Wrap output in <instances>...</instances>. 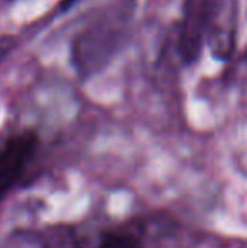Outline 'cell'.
<instances>
[{"instance_id": "cell-6", "label": "cell", "mask_w": 247, "mask_h": 248, "mask_svg": "<svg viewBox=\"0 0 247 248\" xmlns=\"http://www.w3.org/2000/svg\"><path fill=\"white\" fill-rule=\"evenodd\" d=\"M7 2H16V0H7Z\"/></svg>"}, {"instance_id": "cell-4", "label": "cell", "mask_w": 247, "mask_h": 248, "mask_svg": "<svg viewBox=\"0 0 247 248\" xmlns=\"http://www.w3.org/2000/svg\"><path fill=\"white\" fill-rule=\"evenodd\" d=\"M99 248H144L134 235L127 232H107L102 235Z\"/></svg>"}, {"instance_id": "cell-1", "label": "cell", "mask_w": 247, "mask_h": 248, "mask_svg": "<svg viewBox=\"0 0 247 248\" xmlns=\"http://www.w3.org/2000/svg\"><path fill=\"white\" fill-rule=\"evenodd\" d=\"M237 34V0H185L176 29V52L188 66L200 59L205 46L215 59L229 61L235 52Z\"/></svg>"}, {"instance_id": "cell-5", "label": "cell", "mask_w": 247, "mask_h": 248, "mask_svg": "<svg viewBox=\"0 0 247 248\" xmlns=\"http://www.w3.org/2000/svg\"><path fill=\"white\" fill-rule=\"evenodd\" d=\"M14 46H16V39L12 36H2L0 37V62L12 52Z\"/></svg>"}, {"instance_id": "cell-3", "label": "cell", "mask_w": 247, "mask_h": 248, "mask_svg": "<svg viewBox=\"0 0 247 248\" xmlns=\"http://www.w3.org/2000/svg\"><path fill=\"white\" fill-rule=\"evenodd\" d=\"M36 145V135L29 132L10 139L0 149V198L5 196L22 176L27 162L34 155Z\"/></svg>"}, {"instance_id": "cell-2", "label": "cell", "mask_w": 247, "mask_h": 248, "mask_svg": "<svg viewBox=\"0 0 247 248\" xmlns=\"http://www.w3.org/2000/svg\"><path fill=\"white\" fill-rule=\"evenodd\" d=\"M134 0H114L76 32L71 41V64L80 78H92L107 69L129 39Z\"/></svg>"}]
</instances>
